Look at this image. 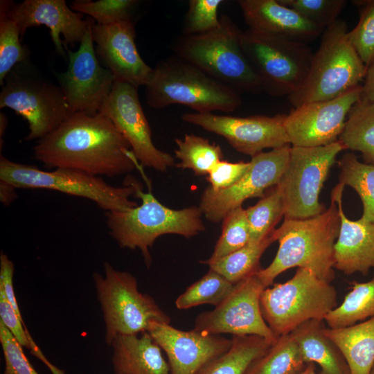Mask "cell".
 <instances>
[{"label": "cell", "mask_w": 374, "mask_h": 374, "mask_svg": "<svg viewBox=\"0 0 374 374\" xmlns=\"http://www.w3.org/2000/svg\"><path fill=\"white\" fill-rule=\"evenodd\" d=\"M36 160L48 170L67 168L113 177L132 171L137 162L127 140L105 115L71 114L37 141Z\"/></svg>", "instance_id": "6da1fadb"}, {"label": "cell", "mask_w": 374, "mask_h": 374, "mask_svg": "<svg viewBox=\"0 0 374 374\" xmlns=\"http://www.w3.org/2000/svg\"><path fill=\"white\" fill-rule=\"evenodd\" d=\"M337 202L331 195L329 207L306 219H285L274 231L278 249L272 262L258 274L270 286L281 273L293 267L312 271L331 283L335 278V244L340 228Z\"/></svg>", "instance_id": "7a4b0ae2"}, {"label": "cell", "mask_w": 374, "mask_h": 374, "mask_svg": "<svg viewBox=\"0 0 374 374\" xmlns=\"http://www.w3.org/2000/svg\"><path fill=\"white\" fill-rule=\"evenodd\" d=\"M145 87L146 103L153 109L183 105L197 113H230L242 103L239 91L174 55L156 64Z\"/></svg>", "instance_id": "3957f363"}, {"label": "cell", "mask_w": 374, "mask_h": 374, "mask_svg": "<svg viewBox=\"0 0 374 374\" xmlns=\"http://www.w3.org/2000/svg\"><path fill=\"white\" fill-rule=\"evenodd\" d=\"M243 31L227 15L215 29L203 34L181 35L172 44L174 55L241 93L258 94L262 85L241 44Z\"/></svg>", "instance_id": "277c9868"}, {"label": "cell", "mask_w": 374, "mask_h": 374, "mask_svg": "<svg viewBox=\"0 0 374 374\" xmlns=\"http://www.w3.org/2000/svg\"><path fill=\"white\" fill-rule=\"evenodd\" d=\"M135 188L134 196L141 199V204L126 211L106 212L107 226L121 248L139 249L148 267L152 262L150 249L161 235L191 238L205 230L199 207L174 210L163 205L151 191L143 193L136 181Z\"/></svg>", "instance_id": "5b68a950"}, {"label": "cell", "mask_w": 374, "mask_h": 374, "mask_svg": "<svg viewBox=\"0 0 374 374\" xmlns=\"http://www.w3.org/2000/svg\"><path fill=\"white\" fill-rule=\"evenodd\" d=\"M346 23L338 19L325 29L301 87L287 96L294 107L331 100L360 86L367 67L348 37Z\"/></svg>", "instance_id": "8992f818"}, {"label": "cell", "mask_w": 374, "mask_h": 374, "mask_svg": "<svg viewBox=\"0 0 374 374\" xmlns=\"http://www.w3.org/2000/svg\"><path fill=\"white\" fill-rule=\"evenodd\" d=\"M260 306L265 322L278 337L305 321L324 320L337 306V292L312 271L298 268L288 280L266 287Z\"/></svg>", "instance_id": "52a82bcc"}, {"label": "cell", "mask_w": 374, "mask_h": 374, "mask_svg": "<svg viewBox=\"0 0 374 374\" xmlns=\"http://www.w3.org/2000/svg\"><path fill=\"white\" fill-rule=\"evenodd\" d=\"M0 182L14 188H43L88 199L106 212L123 211L139 204L134 195L135 180L123 186H114L102 177L82 171L55 168L44 170L37 166L17 163L0 157Z\"/></svg>", "instance_id": "ba28073f"}, {"label": "cell", "mask_w": 374, "mask_h": 374, "mask_svg": "<svg viewBox=\"0 0 374 374\" xmlns=\"http://www.w3.org/2000/svg\"><path fill=\"white\" fill-rule=\"evenodd\" d=\"M93 278L108 346L118 336L148 331L151 322L170 323V317L151 296L139 292L137 279L130 272L105 262L104 275L95 272Z\"/></svg>", "instance_id": "9c48e42d"}, {"label": "cell", "mask_w": 374, "mask_h": 374, "mask_svg": "<svg viewBox=\"0 0 374 374\" xmlns=\"http://www.w3.org/2000/svg\"><path fill=\"white\" fill-rule=\"evenodd\" d=\"M241 44L264 92L288 96L301 87L314 54L308 44L249 28L243 31Z\"/></svg>", "instance_id": "30bf717a"}, {"label": "cell", "mask_w": 374, "mask_h": 374, "mask_svg": "<svg viewBox=\"0 0 374 374\" xmlns=\"http://www.w3.org/2000/svg\"><path fill=\"white\" fill-rule=\"evenodd\" d=\"M9 108L28 123L25 141L39 140L72 114L60 84L17 65L5 78L0 108Z\"/></svg>", "instance_id": "8fae6325"}, {"label": "cell", "mask_w": 374, "mask_h": 374, "mask_svg": "<svg viewBox=\"0 0 374 374\" xmlns=\"http://www.w3.org/2000/svg\"><path fill=\"white\" fill-rule=\"evenodd\" d=\"M345 150L337 141L318 147L291 146L278 185L285 202V219H306L322 213L319 195L337 155Z\"/></svg>", "instance_id": "7c38bea8"}, {"label": "cell", "mask_w": 374, "mask_h": 374, "mask_svg": "<svg viewBox=\"0 0 374 374\" xmlns=\"http://www.w3.org/2000/svg\"><path fill=\"white\" fill-rule=\"evenodd\" d=\"M258 271L237 283L231 294L213 310L197 316L195 330L211 335L233 336L257 335L275 341L265 322L260 306V298L266 288Z\"/></svg>", "instance_id": "4fadbf2b"}, {"label": "cell", "mask_w": 374, "mask_h": 374, "mask_svg": "<svg viewBox=\"0 0 374 374\" xmlns=\"http://www.w3.org/2000/svg\"><path fill=\"white\" fill-rule=\"evenodd\" d=\"M290 145L262 152L249 161V167L232 186L214 190L208 186L203 192L199 208L205 218L220 222L231 210L248 199L262 197L265 192L280 182L286 168Z\"/></svg>", "instance_id": "5bb4252c"}, {"label": "cell", "mask_w": 374, "mask_h": 374, "mask_svg": "<svg viewBox=\"0 0 374 374\" xmlns=\"http://www.w3.org/2000/svg\"><path fill=\"white\" fill-rule=\"evenodd\" d=\"M93 20L75 51L65 48L67 70L60 75V86L71 113H99L115 82L112 72L99 62L92 37Z\"/></svg>", "instance_id": "9a60e30c"}, {"label": "cell", "mask_w": 374, "mask_h": 374, "mask_svg": "<svg viewBox=\"0 0 374 374\" xmlns=\"http://www.w3.org/2000/svg\"><path fill=\"white\" fill-rule=\"evenodd\" d=\"M137 89L127 83L115 82L99 112L112 121L141 166L166 172L175 166V158L154 145Z\"/></svg>", "instance_id": "2e32d148"}, {"label": "cell", "mask_w": 374, "mask_h": 374, "mask_svg": "<svg viewBox=\"0 0 374 374\" xmlns=\"http://www.w3.org/2000/svg\"><path fill=\"white\" fill-rule=\"evenodd\" d=\"M286 114L235 117L213 113H185L184 121L224 137L238 152L253 157L267 148L290 145L285 127Z\"/></svg>", "instance_id": "e0dca14e"}, {"label": "cell", "mask_w": 374, "mask_h": 374, "mask_svg": "<svg viewBox=\"0 0 374 374\" xmlns=\"http://www.w3.org/2000/svg\"><path fill=\"white\" fill-rule=\"evenodd\" d=\"M362 90L360 85L337 98L294 107L285 118L290 145L318 147L337 141L350 109L361 100Z\"/></svg>", "instance_id": "ac0fdd59"}, {"label": "cell", "mask_w": 374, "mask_h": 374, "mask_svg": "<svg viewBox=\"0 0 374 374\" xmlns=\"http://www.w3.org/2000/svg\"><path fill=\"white\" fill-rule=\"evenodd\" d=\"M147 332L165 352L170 374H199L232 344L220 335L181 330L168 323L151 322Z\"/></svg>", "instance_id": "d6986e66"}, {"label": "cell", "mask_w": 374, "mask_h": 374, "mask_svg": "<svg viewBox=\"0 0 374 374\" xmlns=\"http://www.w3.org/2000/svg\"><path fill=\"white\" fill-rule=\"evenodd\" d=\"M91 31L98 59L112 72L115 82L127 83L136 88L149 82L153 69L139 53L132 19L109 25L94 24L93 21Z\"/></svg>", "instance_id": "ffe728a7"}, {"label": "cell", "mask_w": 374, "mask_h": 374, "mask_svg": "<svg viewBox=\"0 0 374 374\" xmlns=\"http://www.w3.org/2000/svg\"><path fill=\"white\" fill-rule=\"evenodd\" d=\"M10 12L22 37L30 27L45 26L50 30L57 53L66 57L65 48L82 41L91 20L69 8L65 0L10 1Z\"/></svg>", "instance_id": "44dd1931"}, {"label": "cell", "mask_w": 374, "mask_h": 374, "mask_svg": "<svg viewBox=\"0 0 374 374\" xmlns=\"http://www.w3.org/2000/svg\"><path fill=\"white\" fill-rule=\"evenodd\" d=\"M238 3L251 30L306 44L325 30L278 0H239Z\"/></svg>", "instance_id": "7402d4cb"}, {"label": "cell", "mask_w": 374, "mask_h": 374, "mask_svg": "<svg viewBox=\"0 0 374 374\" xmlns=\"http://www.w3.org/2000/svg\"><path fill=\"white\" fill-rule=\"evenodd\" d=\"M345 186L339 182L332 190L340 215V228L335 244V269L346 275L368 274L374 268V224L348 219L342 195Z\"/></svg>", "instance_id": "603a6c76"}, {"label": "cell", "mask_w": 374, "mask_h": 374, "mask_svg": "<svg viewBox=\"0 0 374 374\" xmlns=\"http://www.w3.org/2000/svg\"><path fill=\"white\" fill-rule=\"evenodd\" d=\"M110 346L114 374H170L161 348L147 331L118 336Z\"/></svg>", "instance_id": "cb8c5ba5"}, {"label": "cell", "mask_w": 374, "mask_h": 374, "mask_svg": "<svg viewBox=\"0 0 374 374\" xmlns=\"http://www.w3.org/2000/svg\"><path fill=\"white\" fill-rule=\"evenodd\" d=\"M326 328L324 320L312 319L301 324L290 334L305 364H318L320 374H350L341 351L326 334Z\"/></svg>", "instance_id": "d4e9b609"}, {"label": "cell", "mask_w": 374, "mask_h": 374, "mask_svg": "<svg viewBox=\"0 0 374 374\" xmlns=\"http://www.w3.org/2000/svg\"><path fill=\"white\" fill-rule=\"evenodd\" d=\"M15 266L3 251L0 253V321L10 330L15 339L31 355L39 359L52 374H66L52 364L32 338L24 321L16 299L14 287Z\"/></svg>", "instance_id": "484cf974"}, {"label": "cell", "mask_w": 374, "mask_h": 374, "mask_svg": "<svg viewBox=\"0 0 374 374\" xmlns=\"http://www.w3.org/2000/svg\"><path fill=\"white\" fill-rule=\"evenodd\" d=\"M326 334L341 351L350 374H371L374 364V317L344 328L327 326Z\"/></svg>", "instance_id": "4316f807"}, {"label": "cell", "mask_w": 374, "mask_h": 374, "mask_svg": "<svg viewBox=\"0 0 374 374\" xmlns=\"http://www.w3.org/2000/svg\"><path fill=\"white\" fill-rule=\"evenodd\" d=\"M224 353L206 366L199 374H245L251 364L274 342L257 335L232 336Z\"/></svg>", "instance_id": "83f0119b"}, {"label": "cell", "mask_w": 374, "mask_h": 374, "mask_svg": "<svg viewBox=\"0 0 374 374\" xmlns=\"http://www.w3.org/2000/svg\"><path fill=\"white\" fill-rule=\"evenodd\" d=\"M339 141L345 150L360 152L364 162L374 165V104L359 100L350 109Z\"/></svg>", "instance_id": "f1b7e54d"}, {"label": "cell", "mask_w": 374, "mask_h": 374, "mask_svg": "<svg viewBox=\"0 0 374 374\" xmlns=\"http://www.w3.org/2000/svg\"><path fill=\"white\" fill-rule=\"evenodd\" d=\"M351 285L341 303L326 317L328 328H344L374 317V273L368 281Z\"/></svg>", "instance_id": "f546056e"}, {"label": "cell", "mask_w": 374, "mask_h": 374, "mask_svg": "<svg viewBox=\"0 0 374 374\" xmlns=\"http://www.w3.org/2000/svg\"><path fill=\"white\" fill-rule=\"evenodd\" d=\"M275 241L273 232L262 240L249 241L244 247L222 258L209 262L201 260L200 262L236 284L260 269L262 255Z\"/></svg>", "instance_id": "4dcf8cb0"}, {"label": "cell", "mask_w": 374, "mask_h": 374, "mask_svg": "<svg viewBox=\"0 0 374 374\" xmlns=\"http://www.w3.org/2000/svg\"><path fill=\"white\" fill-rule=\"evenodd\" d=\"M305 365L299 346L290 333L278 337L245 374H299Z\"/></svg>", "instance_id": "1f68e13d"}, {"label": "cell", "mask_w": 374, "mask_h": 374, "mask_svg": "<svg viewBox=\"0 0 374 374\" xmlns=\"http://www.w3.org/2000/svg\"><path fill=\"white\" fill-rule=\"evenodd\" d=\"M339 182L351 187L363 206L360 219L374 224V165L362 163L353 153H345L337 161Z\"/></svg>", "instance_id": "d6a6232c"}, {"label": "cell", "mask_w": 374, "mask_h": 374, "mask_svg": "<svg viewBox=\"0 0 374 374\" xmlns=\"http://www.w3.org/2000/svg\"><path fill=\"white\" fill-rule=\"evenodd\" d=\"M177 148L175 157L179 162L175 166L192 170L197 176L208 175L212 168L223 159L220 145L193 134H185L183 139H175Z\"/></svg>", "instance_id": "836d02e7"}, {"label": "cell", "mask_w": 374, "mask_h": 374, "mask_svg": "<svg viewBox=\"0 0 374 374\" xmlns=\"http://www.w3.org/2000/svg\"><path fill=\"white\" fill-rule=\"evenodd\" d=\"M246 214L250 229V242L262 240L271 235L285 215V202L278 184L271 188Z\"/></svg>", "instance_id": "e575fe53"}, {"label": "cell", "mask_w": 374, "mask_h": 374, "mask_svg": "<svg viewBox=\"0 0 374 374\" xmlns=\"http://www.w3.org/2000/svg\"><path fill=\"white\" fill-rule=\"evenodd\" d=\"M9 0L0 1V84L18 64L26 62L29 53L20 42V32L10 12Z\"/></svg>", "instance_id": "d590c367"}, {"label": "cell", "mask_w": 374, "mask_h": 374, "mask_svg": "<svg viewBox=\"0 0 374 374\" xmlns=\"http://www.w3.org/2000/svg\"><path fill=\"white\" fill-rule=\"evenodd\" d=\"M235 285L209 268L204 276L188 287L177 297L175 301L176 308L187 310L204 304L215 307L231 294Z\"/></svg>", "instance_id": "8d00e7d4"}, {"label": "cell", "mask_w": 374, "mask_h": 374, "mask_svg": "<svg viewBox=\"0 0 374 374\" xmlns=\"http://www.w3.org/2000/svg\"><path fill=\"white\" fill-rule=\"evenodd\" d=\"M250 229L242 206L229 212L222 220V233L211 257L204 261H213L231 253L248 244Z\"/></svg>", "instance_id": "74e56055"}, {"label": "cell", "mask_w": 374, "mask_h": 374, "mask_svg": "<svg viewBox=\"0 0 374 374\" xmlns=\"http://www.w3.org/2000/svg\"><path fill=\"white\" fill-rule=\"evenodd\" d=\"M138 2L136 0H77L71 3V8L89 15L98 24L109 25L132 19V12Z\"/></svg>", "instance_id": "f35d334b"}, {"label": "cell", "mask_w": 374, "mask_h": 374, "mask_svg": "<svg viewBox=\"0 0 374 374\" xmlns=\"http://www.w3.org/2000/svg\"><path fill=\"white\" fill-rule=\"evenodd\" d=\"M305 17L313 24L326 29L339 18L346 0H278Z\"/></svg>", "instance_id": "ab89813d"}, {"label": "cell", "mask_w": 374, "mask_h": 374, "mask_svg": "<svg viewBox=\"0 0 374 374\" xmlns=\"http://www.w3.org/2000/svg\"><path fill=\"white\" fill-rule=\"evenodd\" d=\"M222 0H190L182 28L184 35L208 33L220 24L217 10Z\"/></svg>", "instance_id": "60d3db41"}, {"label": "cell", "mask_w": 374, "mask_h": 374, "mask_svg": "<svg viewBox=\"0 0 374 374\" xmlns=\"http://www.w3.org/2000/svg\"><path fill=\"white\" fill-rule=\"evenodd\" d=\"M348 37L368 67L374 60V0L366 3L357 24L348 32Z\"/></svg>", "instance_id": "b9f144b4"}, {"label": "cell", "mask_w": 374, "mask_h": 374, "mask_svg": "<svg viewBox=\"0 0 374 374\" xmlns=\"http://www.w3.org/2000/svg\"><path fill=\"white\" fill-rule=\"evenodd\" d=\"M0 343L5 369L3 374H39L24 353V348L0 321Z\"/></svg>", "instance_id": "7bdbcfd3"}, {"label": "cell", "mask_w": 374, "mask_h": 374, "mask_svg": "<svg viewBox=\"0 0 374 374\" xmlns=\"http://www.w3.org/2000/svg\"><path fill=\"white\" fill-rule=\"evenodd\" d=\"M249 167V161L232 163L222 160L212 168L207 175L206 179L213 190H224L238 181Z\"/></svg>", "instance_id": "ee69618b"}, {"label": "cell", "mask_w": 374, "mask_h": 374, "mask_svg": "<svg viewBox=\"0 0 374 374\" xmlns=\"http://www.w3.org/2000/svg\"><path fill=\"white\" fill-rule=\"evenodd\" d=\"M361 100L374 104V60L367 67Z\"/></svg>", "instance_id": "f6af8a7d"}, {"label": "cell", "mask_w": 374, "mask_h": 374, "mask_svg": "<svg viewBox=\"0 0 374 374\" xmlns=\"http://www.w3.org/2000/svg\"><path fill=\"white\" fill-rule=\"evenodd\" d=\"M0 197L1 201L4 204H8L17 197L15 188L3 182H0Z\"/></svg>", "instance_id": "bcb514c9"}, {"label": "cell", "mask_w": 374, "mask_h": 374, "mask_svg": "<svg viewBox=\"0 0 374 374\" xmlns=\"http://www.w3.org/2000/svg\"><path fill=\"white\" fill-rule=\"evenodd\" d=\"M8 125V118L4 113L0 114V137L1 140Z\"/></svg>", "instance_id": "7dc6e473"}, {"label": "cell", "mask_w": 374, "mask_h": 374, "mask_svg": "<svg viewBox=\"0 0 374 374\" xmlns=\"http://www.w3.org/2000/svg\"><path fill=\"white\" fill-rule=\"evenodd\" d=\"M316 368L314 363H309L305 368L299 374H317L315 371Z\"/></svg>", "instance_id": "c3c4849f"}, {"label": "cell", "mask_w": 374, "mask_h": 374, "mask_svg": "<svg viewBox=\"0 0 374 374\" xmlns=\"http://www.w3.org/2000/svg\"><path fill=\"white\" fill-rule=\"evenodd\" d=\"M371 374H374V364H373V368H372Z\"/></svg>", "instance_id": "681fc988"}]
</instances>
